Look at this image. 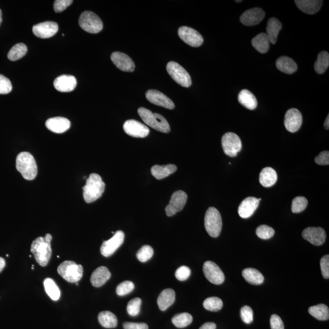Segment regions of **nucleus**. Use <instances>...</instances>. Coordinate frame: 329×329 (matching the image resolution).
I'll return each instance as SVG.
<instances>
[{
	"mask_svg": "<svg viewBox=\"0 0 329 329\" xmlns=\"http://www.w3.org/2000/svg\"><path fill=\"white\" fill-rule=\"evenodd\" d=\"M141 299L139 297H135L131 300L127 305V312L131 317H136L139 314Z\"/></svg>",
	"mask_w": 329,
	"mask_h": 329,
	"instance_id": "43",
	"label": "nucleus"
},
{
	"mask_svg": "<svg viewBox=\"0 0 329 329\" xmlns=\"http://www.w3.org/2000/svg\"><path fill=\"white\" fill-rule=\"evenodd\" d=\"M99 321L100 325L105 328H114L117 326V318L114 313L104 311L99 313Z\"/></svg>",
	"mask_w": 329,
	"mask_h": 329,
	"instance_id": "34",
	"label": "nucleus"
},
{
	"mask_svg": "<svg viewBox=\"0 0 329 329\" xmlns=\"http://www.w3.org/2000/svg\"><path fill=\"white\" fill-rule=\"evenodd\" d=\"M282 28L281 22L276 18H271L267 23L266 35H268L269 40L272 44L276 43L277 37Z\"/></svg>",
	"mask_w": 329,
	"mask_h": 329,
	"instance_id": "30",
	"label": "nucleus"
},
{
	"mask_svg": "<svg viewBox=\"0 0 329 329\" xmlns=\"http://www.w3.org/2000/svg\"><path fill=\"white\" fill-rule=\"evenodd\" d=\"M106 184L97 173L90 174L83 187V197L87 203H92L102 197Z\"/></svg>",
	"mask_w": 329,
	"mask_h": 329,
	"instance_id": "1",
	"label": "nucleus"
},
{
	"mask_svg": "<svg viewBox=\"0 0 329 329\" xmlns=\"http://www.w3.org/2000/svg\"><path fill=\"white\" fill-rule=\"evenodd\" d=\"M191 274V270L186 266L179 267L175 272V276L177 279L180 281H185L189 279Z\"/></svg>",
	"mask_w": 329,
	"mask_h": 329,
	"instance_id": "48",
	"label": "nucleus"
},
{
	"mask_svg": "<svg viewBox=\"0 0 329 329\" xmlns=\"http://www.w3.org/2000/svg\"><path fill=\"white\" fill-rule=\"evenodd\" d=\"M5 265H6V262H5L4 259L0 258V272L4 269Z\"/></svg>",
	"mask_w": 329,
	"mask_h": 329,
	"instance_id": "55",
	"label": "nucleus"
},
{
	"mask_svg": "<svg viewBox=\"0 0 329 329\" xmlns=\"http://www.w3.org/2000/svg\"><path fill=\"white\" fill-rule=\"evenodd\" d=\"M320 265L321 272H322L324 278L328 279L329 278V256L326 255L323 257L321 259Z\"/></svg>",
	"mask_w": 329,
	"mask_h": 329,
	"instance_id": "50",
	"label": "nucleus"
},
{
	"mask_svg": "<svg viewBox=\"0 0 329 329\" xmlns=\"http://www.w3.org/2000/svg\"><path fill=\"white\" fill-rule=\"evenodd\" d=\"M240 315L241 320L246 324H250L253 321V311L249 306H244L241 308Z\"/></svg>",
	"mask_w": 329,
	"mask_h": 329,
	"instance_id": "47",
	"label": "nucleus"
},
{
	"mask_svg": "<svg viewBox=\"0 0 329 329\" xmlns=\"http://www.w3.org/2000/svg\"><path fill=\"white\" fill-rule=\"evenodd\" d=\"M2 22V12L1 9H0V25H1Z\"/></svg>",
	"mask_w": 329,
	"mask_h": 329,
	"instance_id": "58",
	"label": "nucleus"
},
{
	"mask_svg": "<svg viewBox=\"0 0 329 329\" xmlns=\"http://www.w3.org/2000/svg\"><path fill=\"white\" fill-rule=\"evenodd\" d=\"M277 69L283 73L291 74L297 70L296 63L292 58L287 56H281L276 61Z\"/></svg>",
	"mask_w": 329,
	"mask_h": 329,
	"instance_id": "31",
	"label": "nucleus"
},
{
	"mask_svg": "<svg viewBox=\"0 0 329 329\" xmlns=\"http://www.w3.org/2000/svg\"><path fill=\"white\" fill-rule=\"evenodd\" d=\"M45 238L46 240L49 241V242L51 243V240H52V236H51L50 233H47V234L45 235Z\"/></svg>",
	"mask_w": 329,
	"mask_h": 329,
	"instance_id": "57",
	"label": "nucleus"
},
{
	"mask_svg": "<svg viewBox=\"0 0 329 329\" xmlns=\"http://www.w3.org/2000/svg\"><path fill=\"white\" fill-rule=\"evenodd\" d=\"M222 144L224 153L232 158L237 156L242 148L240 137L233 132L226 133L223 136Z\"/></svg>",
	"mask_w": 329,
	"mask_h": 329,
	"instance_id": "9",
	"label": "nucleus"
},
{
	"mask_svg": "<svg viewBox=\"0 0 329 329\" xmlns=\"http://www.w3.org/2000/svg\"><path fill=\"white\" fill-rule=\"evenodd\" d=\"M58 272L66 281L76 283L83 276V267L73 261H65L58 266Z\"/></svg>",
	"mask_w": 329,
	"mask_h": 329,
	"instance_id": "6",
	"label": "nucleus"
},
{
	"mask_svg": "<svg viewBox=\"0 0 329 329\" xmlns=\"http://www.w3.org/2000/svg\"><path fill=\"white\" fill-rule=\"evenodd\" d=\"M205 230L212 237L217 238L222 230V218L220 213L215 207H209L205 213L204 218Z\"/></svg>",
	"mask_w": 329,
	"mask_h": 329,
	"instance_id": "5",
	"label": "nucleus"
},
{
	"mask_svg": "<svg viewBox=\"0 0 329 329\" xmlns=\"http://www.w3.org/2000/svg\"><path fill=\"white\" fill-rule=\"evenodd\" d=\"M241 1H235V2H240Z\"/></svg>",
	"mask_w": 329,
	"mask_h": 329,
	"instance_id": "59",
	"label": "nucleus"
},
{
	"mask_svg": "<svg viewBox=\"0 0 329 329\" xmlns=\"http://www.w3.org/2000/svg\"><path fill=\"white\" fill-rule=\"evenodd\" d=\"M308 200L305 197H297L293 200L292 211L294 213H298L304 211L307 207Z\"/></svg>",
	"mask_w": 329,
	"mask_h": 329,
	"instance_id": "41",
	"label": "nucleus"
},
{
	"mask_svg": "<svg viewBox=\"0 0 329 329\" xmlns=\"http://www.w3.org/2000/svg\"><path fill=\"white\" fill-rule=\"evenodd\" d=\"M125 240V233L122 230H118L114 235L109 240L104 241L101 246V253L102 256L108 258L115 253V252L122 245Z\"/></svg>",
	"mask_w": 329,
	"mask_h": 329,
	"instance_id": "11",
	"label": "nucleus"
},
{
	"mask_svg": "<svg viewBox=\"0 0 329 329\" xmlns=\"http://www.w3.org/2000/svg\"><path fill=\"white\" fill-rule=\"evenodd\" d=\"M178 35L185 43L193 47H199L204 42V38L199 32L188 27L179 28Z\"/></svg>",
	"mask_w": 329,
	"mask_h": 329,
	"instance_id": "13",
	"label": "nucleus"
},
{
	"mask_svg": "<svg viewBox=\"0 0 329 329\" xmlns=\"http://www.w3.org/2000/svg\"><path fill=\"white\" fill-rule=\"evenodd\" d=\"M325 128H326V130H329V115L327 117V118H326V119L325 120Z\"/></svg>",
	"mask_w": 329,
	"mask_h": 329,
	"instance_id": "56",
	"label": "nucleus"
},
{
	"mask_svg": "<svg viewBox=\"0 0 329 329\" xmlns=\"http://www.w3.org/2000/svg\"><path fill=\"white\" fill-rule=\"evenodd\" d=\"M192 321V316L188 313H179L172 318V323L178 328H186L190 325Z\"/></svg>",
	"mask_w": 329,
	"mask_h": 329,
	"instance_id": "39",
	"label": "nucleus"
},
{
	"mask_svg": "<svg viewBox=\"0 0 329 329\" xmlns=\"http://www.w3.org/2000/svg\"><path fill=\"white\" fill-rule=\"evenodd\" d=\"M146 97L149 101L156 106L163 107L170 110L175 107V105L171 99L157 90H149L146 93Z\"/></svg>",
	"mask_w": 329,
	"mask_h": 329,
	"instance_id": "16",
	"label": "nucleus"
},
{
	"mask_svg": "<svg viewBox=\"0 0 329 329\" xmlns=\"http://www.w3.org/2000/svg\"><path fill=\"white\" fill-rule=\"evenodd\" d=\"M31 251L34 254L36 261L42 266L47 265L50 261L52 249L51 243L45 237L39 236L34 241L31 246Z\"/></svg>",
	"mask_w": 329,
	"mask_h": 329,
	"instance_id": "4",
	"label": "nucleus"
},
{
	"mask_svg": "<svg viewBox=\"0 0 329 329\" xmlns=\"http://www.w3.org/2000/svg\"><path fill=\"white\" fill-rule=\"evenodd\" d=\"M203 306L207 310L218 312L223 308V303L219 297H210L204 300Z\"/></svg>",
	"mask_w": 329,
	"mask_h": 329,
	"instance_id": "40",
	"label": "nucleus"
},
{
	"mask_svg": "<svg viewBox=\"0 0 329 329\" xmlns=\"http://www.w3.org/2000/svg\"><path fill=\"white\" fill-rule=\"evenodd\" d=\"M59 30L57 23L45 22L35 25L33 28V32L37 37L48 38L53 37Z\"/></svg>",
	"mask_w": 329,
	"mask_h": 329,
	"instance_id": "17",
	"label": "nucleus"
},
{
	"mask_svg": "<svg viewBox=\"0 0 329 329\" xmlns=\"http://www.w3.org/2000/svg\"><path fill=\"white\" fill-rule=\"evenodd\" d=\"M125 329H148V326L145 323H125L123 324Z\"/></svg>",
	"mask_w": 329,
	"mask_h": 329,
	"instance_id": "53",
	"label": "nucleus"
},
{
	"mask_svg": "<svg viewBox=\"0 0 329 329\" xmlns=\"http://www.w3.org/2000/svg\"><path fill=\"white\" fill-rule=\"evenodd\" d=\"M259 200L255 197H248L241 202L238 207V214L241 218L246 219L254 214L259 205Z\"/></svg>",
	"mask_w": 329,
	"mask_h": 329,
	"instance_id": "21",
	"label": "nucleus"
},
{
	"mask_svg": "<svg viewBox=\"0 0 329 329\" xmlns=\"http://www.w3.org/2000/svg\"><path fill=\"white\" fill-rule=\"evenodd\" d=\"M43 285H44L46 293L49 297L55 301L58 300L61 296V291L55 281L53 279L47 278L45 279Z\"/></svg>",
	"mask_w": 329,
	"mask_h": 329,
	"instance_id": "36",
	"label": "nucleus"
},
{
	"mask_svg": "<svg viewBox=\"0 0 329 329\" xmlns=\"http://www.w3.org/2000/svg\"><path fill=\"white\" fill-rule=\"evenodd\" d=\"M11 81L6 77L0 74V95L8 94L12 91Z\"/></svg>",
	"mask_w": 329,
	"mask_h": 329,
	"instance_id": "46",
	"label": "nucleus"
},
{
	"mask_svg": "<svg viewBox=\"0 0 329 329\" xmlns=\"http://www.w3.org/2000/svg\"><path fill=\"white\" fill-rule=\"evenodd\" d=\"M265 13L261 8L255 7L248 10L240 17L241 24L248 27L258 25L263 20Z\"/></svg>",
	"mask_w": 329,
	"mask_h": 329,
	"instance_id": "19",
	"label": "nucleus"
},
{
	"mask_svg": "<svg viewBox=\"0 0 329 329\" xmlns=\"http://www.w3.org/2000/svg\"><path fill=\"white\" fill-rule=\"evenodd\" d=\"M166 70L173 80L184 87L192 86V78L188 72L175 62H169L166 65Z\"/></svg>",
	"mask_w": 329,
	"mask_h": 329,
	"instance_id": "8",
	"label": "nucleus"
},
{
	"mask_svg": "<svg viewBox=\"0 0 329 329\" xmlns=\"http://www.w3.org/2000/svg\"><path fill=\"white\" fill-rule=\"evenodd\" d=\"M217 326L213 323H206L204 324L199 329H216Z\"/></svg>",
	"mask_w": 329,
	"mask_h": 329,
	"instance_id": "54",
	"label": "nucleus"
},
{
	"mask_svg": "<svg viewBox=\"0 0 329 329\" xmlns=\"http://www.w3.org/2000/svg\"><path fill=\"white\" fill-rule=\"evenodd\" d=\"M28 48L24 43H20L15 45L9 51L7 58L10 61H15L19 60L27 54Z\"/></svg>",
	"mask_w": 329,
	"mask_h": 329,
	"instance_id": "38",
	"label": "nucleus"
},
{
	"mask_svg": "<svg viewBox=\"0 0 329 329\" xmlns=\"http://www.w3.org/2000/svg\"><path fill=\"white\" fill-rule=\"evenodd\" d=\"M203 272L208 281L213 284L220 285L225 281V274L220 267L214 262H205L203 265Z\"/></svg>",
	"mask_w": 329,
	"mask_h": 329,
	"instance_id": "12",
	"label": "nucleus"
},
{
	"mask_svg": "<svg viewBox=\"0 0 329 329\" xmlns=\"http://www.w3.org/2000/svg\"><path fill=\"white\" fill-rule=\"evenodd\" d=\"M238 100L243 106L249 110H253L258 107V100L254 94L248 90L243 89L239 93Z\"/></svg>",
	"mask_w": 329,
	"mask_h": 329,
	"instance_id": "27",
	"label": "nucleus"
},
{
	"mask_svg": "<svg viewBox=\"0 0 329 329\" xmlns=\"http://www.w3.org/2000/svg\"><path fill=\"white\" fill-rule=\"evenodd\" d=\"M134 284L131 281H125L121 283L118 285L116 292L117 294L120 296L127 295L132 292L134 289Z\"/></svg>",
	"mask_w": 329,
	"mask_h": 329,
	"instance_id": "45",
	"label": "nucleus"
},
{
	"mask_svg": "<svg viewBox=\"0 0 329 329\" xmlns=\"http://www.w3.org/2000/svg\"><path fill=\"white\" fill-rule=\"evenodd\" d=\"M302 237L312 245L320 246L325 242L326 233L321 228L310 227L305 229L302 233Z\"/></svg>",
	"mask_w": 329,
	"mask_h": 329,
	"instance_id": "18",
	"label": "nucleus"
},
{
	"mask_svg": "<svg viewBox=\"0 0 329 329\" xmlns=\"http://www.w3.org/2000/svg\"><path fill=\"white\" fill-rule=\"evenodd\" d=\"M45 125L46 127L52 132L62 133L69 130L71 123L67 118L58 117L49 118Z\"/></svg>",
	"mask_w": 329,
	"mask_h": 329,
	"instance_id": "23",
	"label": "nucleus"
},
{
	"mask_svg": "<svg viewBox=\"0 0 329 329\" xmlns=\"http://www.w3.org/2000/svg\"><path fill=\"white\" fill-rule=\"evenodd\" d=\"M329 66V55L326 51H321L319 53L317 61L315 64V71L318 74H323L328 70Z\"/></svg>",
	"mask_w": 329,
	"mask_h": 329,
	"instance_id": "37",
	"label": "nucleus"
},
{
	"mask_svg": "<svg viewBox=\"0 0 329 329\" xmlns=\"http://www.w3.org/2000/svg\"><path fill=\"white\" fill-rule=\"evenodd\" d=\"M295 2L300 11L310 15L320 11L323 2L318 0H296Z\"/></svg>",
	"mask_w": 329,
	"mask_h": 329,
	"instance_id": "25",
	"label": "nucleus"
},
{
	"mask_svg": "<svg viewBox=\"0 0 329 329\" xmlns=\"http://www.w3.org/2000/svg\"><path fill=\"white\" fill-rule=\"evenodd\" d=\"M315 163L320 165H329V152L325 151L321 152L319 156L316 157Z\"/></svg>",
	"mask_w": 329,
	"mask_h": 329,
	"instance_id": "51",
	"label": "nucleus"
},
{
	"mask_svg": "<svg viewBox=\"0 0 329 329\" xmlns=\"http://www.w3.org/2000/svg\"><path fill=\"white\" fill-rule=\"evenodd\" d=\"M302 124L301 113L295 108L287 110L285 115L284 125L285 128L290 132H297Z\"/></svg>",
	"mask_w": 329,
	"mask_h": 329,
	"instance_id": "15",
	"label": "nucleus"
},
{
	"mask_svg": "<svg viewBox=\"0 0 329 329\" xmlns=\"http://www.w3.org/2000/svg\"><path fill=\"white\" fill-rule=\"evenodd\" d=\"M123 130L128 135L136 138H145L150 133V130L145 125L135 120H127L123 125Z\"/></svg>",
	"mask_w": 329,
	"mask_h": 329,
	"instance_id": "14",
	"label": "nucleus"
},
{
	"mask_svg": "<svg viewBox=\"0 0 329 329\" xmlns=\"http://www.w3.org/2000/svg\"><path fill=\"white\" fill-rule=\"evenodd\" d=\"M275 231L270 226L261 225L256 230V234L260 238L268 240L274 236Z\"/></svg>",
	"mask_w": 329,
	"mask_h": 329,
	"instance_id": "44",
	"label": "nucleus"
},
{
	"mask_svg": "<svg viewBox=\"0 0 329 329\" xmlns=\"http://www.w3.org/2000/svg\"><path fill=\"white\" fill-rule=\"evenodd\" d=\"M16 168L24 179L32 181L37 175V166L32 154L22 152L18 154L16 159Z\"/></svg>",
	"mask_w": 329,
	"mask_h": 329,
	"instance_id": "2",
	"label": "nucleus"
},
{
	"mask_svg": "<svg viewBox=\"0 0 329 329\" xmlns=\"http://www.w3.org/2000/svg\"><path fill=\"white\" fill-rule=\"evenodd\" d=\"M277 180V174L276 171L271 167L264 168L260 174V183L264 187H271L274 186L276 184Z\"/></svg>",
	"mask_w": 329,
	"mask_h": 329,
	"instance_id": "26",
	"label": "nucleus"
},
{
	"mask_svg": "<svg viewBox=\"0 0 329 329\" xmlns=\"http://www.w3.org/2000/svg\"><path fill=\"white\" fill-rule=\"evenodd\" d=\"M175 301V292L173 289H167L161 292L158 297V304L162 311H164Z\"/></svg>",
	"mask_w": 329,
	"mask_h": 329,
	"instance_id": "28",
	"label": "nucleus"
},
{
	"mask_svg": "<svg viewBox=\"0 0 329 329\" xmlns=\"http://www.w3.org/2000/svg\"><path fill=\"white\" fill-rule=\"evenodd\" d=\"M77 81L75 77L72 75L59 76L54 81V86L59 92H70L76 88Z\"/></svg>",
	"mask_w": 329,
	"mask_h": 329,
	"instance_id": "22",
	"label": "nucleus"
},
{
	"mask_svg": "<svg viewBox=\"0 0 329 329\" xmlns=\"http://www.w3.org/2000/svg\"><path fill=\"white\" fill-rule=\"evenodd\" d=\"M111 277V273L106 266H99L95 269L91 277V282L95 287H101Z\"/></svg>",
	"mask_w": 329,
	"mask_h": 329,
	"instance_id": "24",
	"label": "nucleus"
},
{
	"mask_svg": "<svg viewBox=\"0 0 329 329\" xmlns=\"http://www.w3.org/2000/svg\"><path fill=\"white\" fill-rule=\"evenodd\" d=\"M112 63L118 68L123 71L132 72L135 69V64L132 59L127 54L114 52L110 56Z\"/></svg>",
	"mask_w": 329,
	"mask_h": 329,
	"instance_id": "20",
	"label": "nucleus"
},
{
	"mask_svg": "<svg viewBox=\"0 0 329 329\" xmlns=\"http://www.w3.org/2000/svg\"><path fill=\"white\" fill-rule=\"evenodd\" d=\"M154 250L152 247L145 245L138 250L137 253V258L141 262H146L151 259L153 256Z\"/></svg>",
	"mask_w": 329,
	"mask_h": 329,
	"instance_id": "42",
	"label": "nucleus"
},
{
	"mask_svg": "<svg viewBox=\"0 0 329 329\" xmlns=\"http://www.w3.org/2000/svg\"><path fill=\"white\" fill-rule=\"evenodd\" d=\"M138 115L146 125L161 132H170V127L163 115L153 113L146 108L140 107L138 109Z\"/></svg>",
	"mask_w": 329,
	"mask_h": 329,
	"instance_id": "3",
	"label": "nucleus"
},
{
	"mask_svg": "<svg viewBox=\"0 0 329 329\" xmlns=\"http://www.w3.org/2000/svg\"><path fill=\"white\" fill-rule=\"evenodd\" d=\"M252 45L259 53H266L270 47V41L266 33H261L253 38Z\"/></svg>",
	"mask_w": 329,
	"mask_h": 329,
	"instance_id": "32",
	"label": "nucleus"
},
{
	"mask_svg": "<svg viewBox=\"0 0 329 329\" xmlns=\"http://www.w3.org/2000/svg\"><path fill=\"white\" fill-rule=\"evenodd\" d=\"M308 312L318 320L326 321L329 319V307L325 304L312 306L308 309Z\"/></svg>",
	"mask_w": 329,
	"mask_h": 329,
	"instance_id": "35",
	"label": "nucleus"
},
{
	"mask_svg": "<svg viewBox=\"0 0 329 329\" xmlns=\"http://www.w3.org/2000/svg\"><path fill=\"white\" fill-rule=\"evenodd\" d=\"M244 279L249 284L261 285L264 282V277L261 272L254 268H246L242 272Z\"/></svg>",
	"mask_w": 329,
	"mask_h": 329,
	"instance_id": "33",
	"label": "nucleus"
},
{
	"mask_svg": "<svg viewBox=\"0 0 329 329\" xmlns=\"http://www.w3.org/2000/svg\"><path fill=\"white\" fill-rule=\"evenodd\" d=\"M177 166L173 164H166V165H154L151 168V172L152 175L158 180L165 178L176 172Z\"/></svg>",
	"mask_w": 329,
	"mask_h": 329,
	"instance_id": "29",
	"label": "nucleus"
},
{
	"mask_svg": "<svg viewBox=\"0 0 329 329\" xmlns=\"http://www.w3.org/2000/svg\"><path fill=\"white\" fill-rule=\"evenodd\" d=\"M187 195L186 192L178 190L172 195L170 201L165 209L166 215L172 217L176 214V213L181 211L186 204Z\"/></svg>",
	"mask_w": 329,
	"mask_h": 329,
	"instance_id": "10",
	"label": "nucleus"
},
{
	"mask_svg": "<svg viewBox=\"0 0 329 329\" xmlns=\"http://www.w3.org/2000/svg\"><path fill=\"white\" fill-rule=\"evenodd\" d=\"M271 329H284V323L281 318L277 315H272L270 319Z\"/></svg>",
	"mask_w": 329,
	"mask_h": 329,
	"instance_id": "52",
	"label": "nucleus"
},
{
	"mask_svg": "<svg viewBox=\"0 0 329 329\" xmlns=\"http://www.w3.org/2000/svg\"><path fill=\"white\" fill-rule=\"evenodd\" d=\"M79 24L82 30L92 34L101 32L103 24L99 15L91 11H85L81 15Z\"/></svg>",
	"mask_w": 329,
	"mask_h": 329,
	"instance_id": "7",
	"label": "nucleus"
},
{
	"mask_svg": "<svg viewBox=\"0 0 329 329\" xmlns=\"http://www.w3.org/2000/svg\"><path fill=\"white\" fill-rule=\"evenodd\" d=\"M72 2V0H56L54 3V9L56 12H63L70 6Z\"/></svg>",
	"mask_w": 329,
	"mask_h": 329,
	"instance_id": "49",
	"label": "nucleus"
}]
</instances>
